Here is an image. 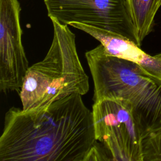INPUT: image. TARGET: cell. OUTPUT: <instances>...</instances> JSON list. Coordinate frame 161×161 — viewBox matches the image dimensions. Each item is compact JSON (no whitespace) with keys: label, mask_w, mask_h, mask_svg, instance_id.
<instances>
[{"label":"cell","mask_w":161,"mask_h":161,"mask_svg":"<svg viewBox=\"0 0 161 161\" xmlns=\"http://www.w3.org/2000/svg\"><path fill=\"white\" fill-rule=\"evenodd\" d=\"M81 96L37 109L11 108L0 137V160L87 161L97 140L92 113Z\"/></svg>","instance_id":"6da1fadb"},{"label":"cell","mask_w":161,"mask_h":161,"mask_svg":"<svg viewBox=\"0 0 161 161\" xmlns=\"http://www.w3.org/2000/svg\"><path fill=\"white\" fill-rule=\"evenodd\" d=\"M53 35L45 58L29 67L19 90L22 109H37L70 94H86L89 89L77 51L75 35L67 25L50 19Z\"/></svg>","instance_id":"7a4b0ae2"},{"label":"cell","mask_w":161,"mask_h":161,"mask_svg":"<svg viewBox=\"0 0 161 161\" xmlns=\"http://www.w3.org/2000/svg\"><path fill=\"white\" fill-rule=\"evenodd\" d=\"M86 58L94 83V102L106 97L129 101L145 135L161 121V80L133 62L108 54L101 43L87 52Z\"/></svg>","instance_id":"3957f363"},{"label":"cell","mask_w":161,"mask_h":161,"mask_svg":"<svg viewBox=\"0 0 161 161\" xmlns=\"http://www.w3.org/2000/svg\"><path fill=\"white\" fill-rule=\"evenodd\" d=\"M92 117L96 140L114 161H143L145 129L132 104L121 98L94 102Z\"/></svg>","instance_id":"277c9868"},{"label":"cell","mask_w":161,"mask_h":161,"mask_svg":"<svg viewBox=\"0 0 161 161\" xmlns=\"http://www.w3.org/2000/svg\"><path fill=\"white\" fill-rule=\"evenodd\" d=\"M50 19L80 23L126 38L140 47L126 0H44Z\"/></svg>","instance_id":"5b68a950"},{"label":"cell","mask_w":161,"mask_h":161,"mask_svg":"<svg viewBox=\"0 0 161 161\" xmlns=\"http://www.w3.org/2000/svg\"><path fill=\"white\" fill-rule=\"evenodd\" d=\"M18 0H0V91L20 90L29 68L22 44Z\"/></svg>","instance_id":"8992f818"},{"label":"cell","mask_w":161,"mask_h":161,"mask_svg":"<svg viewBox=\"0 0 161 161\" xmlns=\"http://www.w3.org/2000/svg\"><path fill=\"white\" fill-rule=\"evenodd\" d=\"M69 25L98 40L108 54L133 62L148 75L161 80V57L146 53L135 42L120 35L80 23H71Z\"/></svg>","instance_id":"52a82bcc"},{"label":"cell","mask_w":161,"mask_h":161,"mask_svg":"<svg viewBox=\"0 0 161 161\" xmlns=\"http://www.w3.org/2000/svg\"><path fill=\"white\" fill-rule=\"evenodd\" d=\"M141 46L145 38L152 31L155 15L161 6V0H126Z\"/></svg>","instance_id":"ba28073f"},{"label":"cell","mask_w":161,"mask_h":161,"mask_svg":"<svg viewBox=\"0 0 161 161\" xmlns=\"http://www.w3.org/2000/svg\"><path fill=\"white\" fill-rule=\"evenodd\" d=\"M143 161L161 160V130L155 129L145 134L143 141Z\"/></svg>","instance_id":"9c48e42d"},{"label":"cell","mask_w":161,"mask_h":161,"mask_svg":"<svg viewBox=\"0 0 161 161\" xmlns=\"http://www.w3.org/2000/svg\"><path fill=\"white\" fill-rule=\"evenodd\" d=\"M157 57H161V52L160 53H158V54H157L156 55Z\"/></svg>","instance_id":"30bf717a"}]
</instances>
